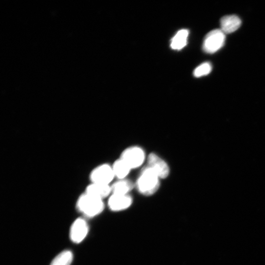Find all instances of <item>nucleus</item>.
Wrapping results in <instances>:
<instances>
[{
  "mask_svg": "<svg viewBox=\"0 0 265 265\" xmlns=\"http://www.w3.org/2000/svg\"><path fill=\"white\" fill-rule=\"evenodd\" d=\"M161 179L155 172L148 166L142 170L135 184V187L142 195L150 196L158 191Z\"/></svg>",
  "mask_w": 265,
  "mask_h": 265,
  "instance_id": "1",
  "label": "nucleus"
},
{
  "mask_svg": "<svg viewBox=\"0 0 265 265\" xmlns=\"http://www.w3.org/2000/svg\"><path fill=\"white\" fill-rule=\"evenodd\" d=\"M76 206L79 211L88 217L99 215L104 208L103 200L85 193L79 197Z\"/></svg>",
  "mask_w": 265,
  "mask_h": 265,
  "instance_id": "2",
  "label": "nucleus"
},
{
  "mask_svg": "<svg viewBox=\"0 0 265 265\" xmlns=\"http://www.w3.org/2000/svg\"><path fill=\"white\" fill-rule=\"evenodd\" d=\"M91 183L111 185L115 178L112 165L103 163L94 168L89 176Z\"/></svg>",
  "mask_w": 265,
  "mask_h": 265,
  "instance_id": "3",
  "label": "nucleus"
},
{
  "mask_svg": "<svg viewBox=\"0 0 265 265\" xmlns=\"http://www.w3.org/2000/svg\"><path fill=\"white\" fill-rule=\"evenodd\" d=\"M225 34L221 30L210 31L205 36L203 43L204 51L208 54H214L224 45Z\"/></svg>",
  "mask_w": 265,
  "mask_h": 265,
  "instance_id": "4",
  "label": "nucleus"
},
{
  "mask_svg": "<svg viewBox=\"0 0 265 265\" xmlns=\"http://www.w3.org/2000/svg\"><path fill=\"white\" fill-rule=\"evenodd\" d=\"M131 169L140 167L146 160L145 153L140 147L134 146L125 149L121 156Z\"/></svg>",
  "mask_w": 265,
  "mask_h": 265,
  "instance_id": "5",
  "label": "nucleus"
},
{
  "mask_svg": "<svg viewBox=\"0 0 265 265\" xmlns=\"http://www.w3.org/2000/svg\"><path fill=\"white\" fill-rule=\"evenodd\" d=\"M147 166L152 169L161 179L167 178L170 169L164 160L154 153H150L147 158Z\"/></svg>",
  "mask_w": 265,
  "mask_h": 265,
  "instance_id": "6",
  "label": "nucleus"
},
{
  "mask_svg": "<svg viewBox=\"0 0 265 265\" xmlns=\"http://www.w3.org/2000/svg\"><path fill=\"white\" fill-rule=\"evenodd\" d=\"M88 232V226L86 221L82 219H78L71 226L70 236L74 243L82 242L86 237Z\"/></svg>",
  "mask_w": 265,
  "mask_h": 265,
  "instance_id": "7",
  "label": "nucleus"
},
{
  "mask_svg": "<svg viewBox=\"0 0 265 265\" xmlns=\"http://www.w3.org/2000/svg\"><path fill=\"white\" fill-rule=\"evenodd\" d=\"M132 201V198L129 195L112 194L108 201V206L113 211H121L129 208Z\"/></svg>",
  "mask_w": 265,
  "mask_h": 265,
  "instance_id": "8",
  "label": "nucleus"
},
{
  "mask_svg": "<svg viewBox=\"0 0 265 265\" xmlns=\"http://www.w3.org/2000/svg\"><path fill=\"white\" fill-rule=\"evenodd\" d=\"M85 193L103 200L111 195V185L91 183L86 187Z\"/></svg>",
  "mask_w": 265,
  "mask_h": 265,
  "instance_id": "9",
  "label": "nucleus"
},
{
  "mask_svg": "<svg viewBox=\"0 0 265 265\" xmlns=\"http://www.w3.org/2000/svg\"><path fill=\"white\" fill-rule=\"evenodd\" d=\"M241 24V20L237 16H226L221 20V30L225 34H231L236 31L240 27Z\"/></svg>",
  "mask_w": 265,
  "mask_h": 265,
  "instance_id": "10",
  "label": "nucleus"
},
{
  "mask_svg": "<svg viewBox=\"0 0 265 265\" xmlns=\"http://www.w3.org/2000/svg\"><path fill=\"white\" fill-rule=\"evenodd\" d=\"M135 187L132 182L125 179L118 180L111 185L112 194L118 195H128Z\"/></svg>",
  "mask_w": 265,
  "mask_h": 265,
  "instance_id": "11",
  "label": "nucleus"
},
{
  "mask_svg": "<svg viewBox=\"0 0 265 265\" xmlns=\"http://www.w3.org/2000/svg\"><path fill=\"white\" fill-rule=\"evenodd\" d=\"M189 31L187 29L179 31L171 40L170 47L175 50H181L187 44Z\"/></svg>",
  "mask_w": 265,
  "mask_h": 265,
  "instance_id": "12",
  "label": "nucleus"
},
{
  "mask_svg": "<svg viewBox=\"0 0 265 265\" xmlns=\"http://www.w3.org/2000/svg\"><path fill=\"white\" fill-rule=\"evenodd\" d=\"M112 165L113 171L118 180L125 179L131 168L122 159L116 161Z\"/></svg>",
  "mask_w": 265,
  "mask_h": 265,
  "instance_id": "13",
  "label": "nucleus"
},
{
  "mask_svg": "<svg viewBox=\"0 0 265 265\" xmlns=\"http://www.w3.org/2000/svg\"><path fill=\"white\" fill-rule=\"evenodd\" d=\"M73 255L71 251L65 250L61 252L52 261L50 265H70Z\"/></svg>",
  "mask_w": 265,
  "mask_h": 265,
  "instance_id": "14",
  "label": "nucleus"
},
{
  "mask_svg": "<svg viewBox=\"0 0 265 265\" xmlns=\"http://www.w3.org/2000/svg\"><path fill=\"white\" fill-rule=\"evenodd\" d=\"M212 66L210 62H204L198 66L194 71V75L200 78L208 75L212 71Z\"/></svg>",
  "mask_w": 265,
  "mask_h": 265,
  "instance_id": "15",
  "label": "nucleus"
}]
</instances>
